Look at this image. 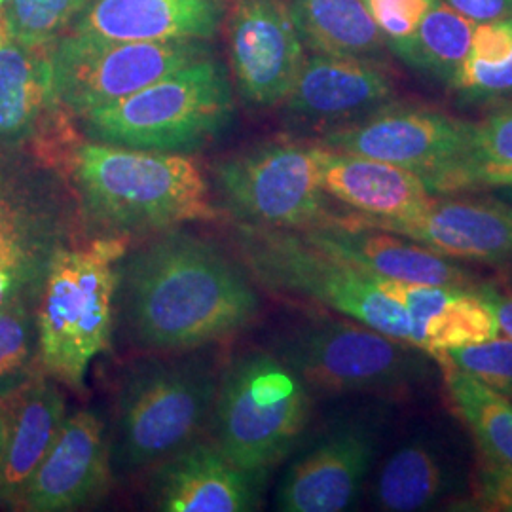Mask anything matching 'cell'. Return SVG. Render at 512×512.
I'll use <instances>...</instances> for the list:
<instances>
[{
  "instance_id": "43",
  "label": "cell",
  "mask_w": 512,
  "mask_h": 512,
  "mask_svg": "<svg viewBox=\"0 0 512 512\" xmlns=\"http://www.w3.org/2000/svg\"><path fill=\"white\" fill-rule=\"evenodd\" d=\"M6 2H8V0H0V6H4V4H6Z\"/></svg>"
},
{
  "instance_id": "23",
  "label": "cell",
  "mask_w": 512,
  "mask_h": 512,
  "mask_svg": "<svg viewBox=\"0 0 512 512\" xmlns=\"http://www.w3.org/2000/svg\"><path fill=\"white\" fill-rule=\"evenodd\" d=\"M321 186L349 213L370 219H401L435 198L418 173L365 156L338 152L317 143Z\"/></svg>"
},
{
  "instance_id": "29",
  "label": "cell",
  "mask_w": 512,
  "mask_h": 512,
  "mask_svg": "<svg viewBox=\"0 0 512 512\" xmlns=\"http://www.w3.org/2000/svg\"><path fill=\"white\" fill-rule=\"evenodd\" d=\"M492 304L476 287H459L452 298L427 323L423 351L433 355L446 349L465 348L499 336Z\"/></svg>"
},
{
  "instance_id": "1",
  "label": "cell",
  "mask_w": 512,
  "mask_h": 512,
  "mask_svg": "<svg viewBox=\"0 0 512 512\" xmlns=\"http://www.w3.org/2000/svg\"><path fill=\"white\" fill-rule=\"evenodd\" d=\"M251 275L211 239L171 228L118 264L122 323L148 351L202 349L249 329L260 315Z\"/></svg>"
},
{
  "instance_id": "17",
  "label": "cell",
  "mask_w": 512,
  "mask_h": 512,
  "mask_svg": "<svg viewBox=\"0 0 512 512\" xmlns=\"http://www.w3.org/2000/svg\"><path fill=\"white\" fill-rule=\"evenodd\" d=\"M110 440L92 408L67 416L54 446L19 495V509L71 512L101 501L110 488Z\"/></svg>"
},
{
  "instance_id": "32",
  "label": "cell",
  "mask_w": 512,
  "mask_h": 512,
  "mask_svg": "<svg viewBox=\"0 0 512 512\" xmlns=\"http://www.w3.org/2000/svg\"><path fill=\"white\" fill-rule=\"evenodd\" d=\"M437 365H452L465 370L512 399V340L495 336L488 342L465 348L446 349L433 353Z\"/></svg>"
},
{
  "instance_id": "12",
  "label": "cell",
  "mask_w": 512,
  "mask_h": 512,
  "mask_svg": "<svg viewBox=\"0 0 512 512\" xmlns=\"http://www.w3.org/2000/svg\"><path fill=\"white\" fill-rule=\"evenodd\" d=\"M84 236L65 173L48 181L0 177V270L42 285L55 253Z\"/></svg>"
},
{
  "instance_id": "36",
  "label": "cell",
  "mask_w": 512,
  "mask_h": 512,
  "mask_svg": "<svg viewBox=\"0 0 512 512\" xmlns=\"http://www.w3.org/2000/svg\"><path fill=\"white\" fill-rule=\"evenodd\" d=\"M484 65H497L512 57V18L476 23L469 55Z\"/></svg>"
},
{
  "instance_id": "7",
  "label": "cell",
  "mask_w": 512,
  "mask_h": 512,
  "mask_svg": "<svg viewBox=\"0 0 512 512\" xmlns=\"http://www.w3.org/2000/svg\"><path fill=\"white\" fill-rule=\"evenodd\" d=\"M310 418V389L266 351L243 353L226 368L211 410L215 446L264 478L293 452Z\"/></svg>"
},
{
  "instance_id": "14",
  "label": "cell",
  "mask_w": 512,
  "mask_h": 512,
  "mask_svg": "<svg viewBox=\"0 0 512 512\" xmlns=\"http://www.w3.org/2000/svg\"><path fill=\"white\" fill-rule=\"evenodd\" d=\"M54 90L50 44H0V145L37 143L46 164L63 167L80 139Z\"/></svg>"
},
{
  "instance_id": "33",
  "label": "cell",
  "mask_w": 512,
  "mask_h": 512,
  "mask_svg": "<svg viewBox=\"0 0 512 512\" xmlns=\"http://www.w3.org/2000/svg\"><path fill=\"white\" fill-rule=\"evenodd\" d=\"M450 90L465 105H494L501 99H509L512 97V57L497 65H484L467 57L454 76Z\"/></svg>"
},
{
  "instance_id": "21",
  "label": "cell",
  "mask_w": 512,
  "mask_h": 512,
  "mask_svg": "<svg viewBox=\"0 0 512 512\" xmlns=\"http://www.w3.org/2000/svg\"><path fill=\"white\" fill-rule=\"evenodd\" d=\"M4 446L0 459V499L18 503L29 478L67 420V403L44 370L27 384L0 397Z\"/></svg>"
},
{
  "instance_id": "3",
  "label": "cell",
  "mask_w": 512,
  "mask_h": 512,
  "mask_svg": "<svg viewBox=\"0 0 512 512\" xmlns=\"http://www.w3.org/2000/svg\"><path fill=\"white\" fill-rule=\"evenodd\" d=\"M129 239L92 238L55 253L38 294L42 370L86 393L93 359L112 344L118 264Z\"/></svg>"
},
{
  "instance_id": "10",
  "label": "cell",
  "mask_w": 512,
  "mask_h": 512,
  "mask_svg": "<svg viewBox=\"0 0 512 512\" xmlns=\"http://www.w3.org/2000/svg\"><path fill=\"white\" fill-rule=\"evenodd\" d=\"M209 40H114L67 31L50 44L59 105L78 120L190 63L213 57Z\"/></svg>"
},
{
  "instance_id": "26",
  "label": "cell",
  "mask_w": 512,
  "mask_h": 512,
  "mask_svg": "<svg viewBox=\"0 0 512 512\" xmlns=\"http://www.w3.org/2000/svg\"><path fill=\"white\" fill-rule=\"evenodd\" d=\"M450 406L469 429L480 456L512 467V399L452 365H439Z\"/></svg>"
},
{
  "instance_id": "18",
  "label": "cell",
  "mask_w": 512,
  "mask_h": 512,
  "mask_svg": "<svg viewBox=\"0 0 512 512\" xmlns=\"http://www.w3.org/2000/svg\"><path fill=\"white\" fill-rule=\"evenodd\" d=\"M346 217L418 241L448 258L512 260V207L497 200L433 198L418 213L401 219H370L355 213H346Z\"/></svg>"
},
{
  "instance_id": "15",
  "label": "cell",
  "mask_w": 512,
  "mask_h": 512,
  "mask_svg": "<svg viewBox=\"0 0 512 512\" xmlns=\"http://www.w3.org/2000/svg\"><path fill=\"white\" fill-rule=\"evenodd\" d=\"M395 101V84L376 61L306 55L293 88L281 103L283 122L317 137L348 128Z\"/></svg>"
},
{
  "instance_id": "28",
  "label": "cell",
  "mask_w": 512,
  "mask_h": 512,
  "mask_svg": "<svg viewBox=\"0 0 512 512\" xmlns=\"http://www.w3.org/2000/svg\"><path fill=\"white\" fill-rule=\"evenodd\" d=\"M38 294L40 291L21 293L0 306V397L42 372Z\"/></svg>"
},
{
  "instance_id": "19",
  "label": "cell",
  "mask_w": 512,
  "mask_h": 512,
  "mask_svg": "<svg viewBox=\"0 0 512 512\" xmlns=\"http://www.w3.org/2000/svg\"><path fill=\"white\" fill-rule=\"evenodd\" d=\"M264 486V476L241 469L217 446L188 444L156 465L150 494L162 512H251Z\"/></svg>"
},
{
  "instance_id": "9",
  "label": "cell",
  "mask_w": 512,
  "mask_h": 512,
  "mask_svg": "<svg viewBox=\"0 0 512 512\" xmlns=\"http://www.w3.org/2000/svg\"><path fill=\"white\" fill-rule=\"evenodd\" d=\"M220 200L236 222L308 230L342 215L321 186L317 143L268 141L213 167Z\"/></svg>"
},
{
  "instance_id": "2",
  "label": "cell",
  "mask_w": 512,
  "mask_h": 512,
  "mask_svg": "<svg viewBox=\"0 0 512 512\" xmlns=\"http://www.w3.org/2000/svg\"><path fill=\"white\" fill-rule=\"evenodd\" d=\"M63 173L86 239L131 241L217 217L202 167L188 154L78 139Z\"/></svg>"
},
{
  "instance_id": "16",
  "label": "cell",
  "mask_w": 512,
  "mask_h": 512,
  "mask_svg": "<svg viewBox=\"0 0 512 512\" xmlns=\"http://www.w3.org/2000/svg\"><path fill=\"white\" fill-rule=\"evenodd\" d=\"M376 442L374 427L363 421H344L325 431L287 467L277 486L275 509L348 511L372 467Z\"/></svg>"
},
{
  "instance_id": "27",
  "label": "cell",
  "mask_w": 512,
  "mask_h": 512,
  "mask_svg": "<svg viewBox=\"0 0 512 512\" xmlns=\"http://www.w3.org/2000/svg\"><path fill=\"white\" fill-rule=\"evenodd\" d=\"M476 23L446 2L435 0L410 37L387 42V48L416 73L450 88L471 50Z\"/></svg>"
},
{
  "instance_id": "38",
  "label": "cell",
  "mask_w": 512,
  "mask_h": 512,
  "mask_svg": "<svg viewBox=\"0 0 512 512\" xmlns=\"http://www.w3.org/2000/svg\"><path fill=\"white\" fill-rule=\"evenodd\" d=\"M473 23L512 18V0H442Z\"/></svg>"
},
{
  "instance_id": "4",
  "label": "cell",
  "mask_w": 512,
  "mask_h": 512,
  "mask_svg": "<svg viewBox=\"0 0 512 512\" xmlns=\"http://www.w3.org/2000/svg\"><path fill=\"white\" fill-rule=\"evenodd\" d=\"M192 351L147 357L129 365L118 385L110 465L137 471L186 448L211 418L219 376Z\"/></svg>"
},
{
  "instance_id": "30",
  "label": "cell",
  "mask_w": 512,
  "mask_h": 512,
  "mask_svg": "<svg viewBox=\"0 0 512 512\" xmlns=\"http://www.w3.org/2000/svg\"><path fill=\"white\" fill-rule=\"evenodd\" d=\"M92 0H8L2 14L10 37L25 44H52L65 35Z\"/></svg>"
},
{
  "instance_id": "31",
  "label": "cell",
  "mask_w": 512,
  "mask_h": 512,
  "mask_svg": "<svg viewBox=\"0 0 512 512\" xmlns=\"http://www.w3.org/2000/svg\"><path fill=\"white\" fill-rule=\"evenodd\" d=\"M507 164H512V97L494 103L486 116L473 124L465 158L458 165L431 177L425 184L429 188L446 175L473 167Z\"/></svg>"
},
{
  "instance_id": "37",
  "label": "cell",
  "mask_w": 512,
  "mask_h": 512,
  "mask_svg": "<svg viewBox=\"0 0 512 512\" xmlns=\"http://www.w3.org/2000/svg\"><path fill=\"white\" fill-rule=\"evenodd\" d=\"M486 186L512 188V164L484 165V167L458 171V173L446 175L439 181H435L429 186V190H431V194H454L461 190L486 188Z\"/></svg>"
},
{
  "instance_id": "20",
  "label": "cell",
  "mask_w": 512,
  "mask_h": 512,
  "mask_svg": "<svg viewBox=\"0 0 512 512\" xmlns=\"http://www.w3.org/2000/svg\"><path fill=\"white\" fill-rule=\"evenodd\" d=\"M300 232L319 249L374 277L440 287H473V275L448 256L399 234L353 222L346 213Z\"/></svg>"
},
{
  "instance_id": "41",
  "label": "cell",
  "mask_w": 512,
  "mask_h": 512,
  "mask_svg": "<svg viewBox=\"0 0 512 512\" xmlns=\"http://www.w3.org/2000/svg\"><path fill=\"white\" fill-rule=\"evenodd\" d=\"M10 37V31H8V23H6V18H4V14H2V8H0V44L2 42H6Z\"/></svg>"
},
{
  "instance_id": "8",
  "label": "cell",
  "mask_w": 512,
  "mask_h": 512,
  "mask_svg": "<svg viewBox=\"0 0 512 512\" xmlns=\"http://www.w3.org/2000/svg\"><path fill=\"white\" fill-rule=\"evenodd\" d=\"M275 355L317 393H399L423 384L431 355L349 317L310 319L275 342Z\"/></svg>"
},
{
  "instance_id": "24",
  "label": "cell",
  "mask_w": 512,
  "mask_h": 512,
  "mask_svg": "<svg viewBox=\"0 0 512 512\" xmlns=\"http://www.w3.org/2000/svg\"><path fill=\"white\" fill-rule=\"evenodd\" d=\"M459 461L431 435L406 440L385 459L374 482V507L385 512L427 511L458 494Z\"/></svg>"
},
{
  "instance_id": "35",
  "label": "cell",
  "mask_w": 512,
  "mask_h": 512,
  "mask_svg": "<svg viewBox=\"0 0 512 512\" xmlns=\"http://www.w3.org/2000/svg\"><path fill=\"white\" fill-rule=\"evenodd\" d=\"M387 42L410 37L435 0H365Z\"/></svg>"
},
{
  "instance_id": "40",
  "label": "cell",
  "mask_w": 512,
  "mask_h": 512,
  "mask_svg": "<svg viewBox=\"0 0 512 512\" xmlns=\"http://www.w3.org/2000/svg\"><path fill=\"white\" fill-rule=\"evenodd\" d=\"M40 287L42 285H33L29 281L21 279L19 275L0 270V306H4L8 300H12L18 294L40 291Z\"/></svg>"
},
{
  "instance_id": "25",
  "label": "cell",
  "mask_w": 512,
  "mask_h": 512,
  "mask_svg": "<svg viewBox=\"0 0 512 512\" xmlns=\"http://www.w3.org/2000/svg\"><path fill=\"white\" fill-rule=\"evenodd\" d=\"M289 8L298 35L313 54L376 61L389 50L365 0H289Z\"/></svg>"
},
{
  "instance_id": "5",
  "label": "cell",
  "mask_w": 512,
  "mask_h": 512,
  "mask_svg": "<svg viewBox=\"0 0 512 512\" xmlns=\"http://www.w3.org/2000/svg\"><path fill=\"white\" fill-rule=\"evenodd\" d=\"M236 99L226 67L207 57L124 99L78 118L84 139L118 147L190 154L234 124Z\"/></svg>"
},
{
  "instance_id": "42",
  "label": "cell",
  "mask_w": 512,
  "mask_h": 512,
  "mask_svg": "<svg viewBox=\"0 0 512 512\" xmlns=\"http://www.w3.org/2000/svg\"><path fill=\"white\" fill-rule=\"evenodd\" d=\"M2 446H4V423L0 418V459H2Z\"/></svg>"
},
{
  "instance_id": "6",
  "label": "cell",
  "mask_w": 512,
  "mask_h": 512,
  "mask_svg": "<svg viewBox=\"0 0 512 512\" xmlns=\"http://www.w3.org/2000/svg\"><path fill=\"white\" fill-rule=\"evenodd\" d=\"M232 238L245 270L260 287L310 300L412 344V325L403 306L372 275L319 249L300 230L236 222Z\"/></svg>"
},
{
  "instance_id": "39",
  "label": "cell",
  "mask_w": 512,
  "mask_h": 512,
  "mask_svg": "<svg viewBox=\"0 0 512 512\" xmlns=\"http://www.w3.org/2000/svg\"><path fill=\"white\" fill-rule=\"evenodd\" d=\"M476 289L492 304L501 334L512 340V289H501L494 283H482Z\"/></svg>"
},
{
  "instance_id": "22",
  "label": "cell",
  "mask_w": 512,
  "mask_h": 512,
  "mask_svg": "<svg viewBox=\"0 0 512 512\" xmlns=\"http://www.w3.org/2000/svg\"><path fill=\"white\" fill-rule=\"evenodd\" d=\"M230 0H92L69 31L114 40H213Z\"/></svg>"
},
{
  "instance_id": "34",
  "label": "cell",
  "mask_w": 512,
  "mask_h": 512,
  "mask_svg": "<svg viewBox=\"0 0 512 512\" xmlns=\"http://www.w3.org/2000/svg\"><path fill=\"white\" fill-rule=\"evenodd\" d=\"M454 511L512 512V467L482 459L471 495L458 499Z\"/></svg>"
},
{
  "instance_id": "11",
  "label": "cell",
  "mask_w": 512,
  "mask_h": 512,
  "mask_svg": "<svg viewBox=\"0 0 512 512\" xmlns=\"http://www.w3.org/2000/svg\"><path fill=\"white\" fill-rule=\"evenodd\" d=\"M471 128V122L442 110L391 101L353 126L317 137L315 143L399 165L425 183L465 158Z\"/></svg>"
},
{
  "instance_id": "13",
  "label": "cell",
  "mask_w": 512,
  "mask_h": 512,
  "mask_svg": "<svg viewBox=\"0 0 512 512\" xmlns=\"http://www.w3.org/2000/svg\"><path fill=\"white\" fill-rule=\"evenodd\" d=\"M224 21L241 99L258 109L279 107L306 59L289 0H232Z\"/></svg>"
}]
</instances>
